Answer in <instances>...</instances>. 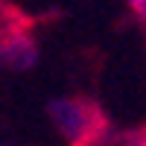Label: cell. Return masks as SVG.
<instances>
[{
  "instance_id": "cell-1",
  "label": "cell",
  "mask_w": 146,
  "mask_h": 146,
  "mask_svg": "<svg viewBox=\"0 0 146 146\" xmlns=\"http://www.w3.org/2000/svg\"><path fill=\"white\" fill-rule=\"evenodd\" d=\"M50 117L67 146H105L108 120L105 108L91 96H62L50 102Z\"/></svg>"
},
{
  "instance_id": "cell-2",
  "label": "cell",
  "mask_w": 146,
  "mask_h": 146,
  "mask_svg": "<svg viewBox=\"0 0 146 146\" xmlns=\"http://www.w3.org/2000/svg\"><path fill=\"white\" fill-rule=\"evenodd\" d=\"M35 56H38V47H35V38L29 35L27 23L9 15L3 27V58L9 62V67L27 70L35 64Z\"/></svg>"
}]
</instances>
